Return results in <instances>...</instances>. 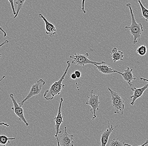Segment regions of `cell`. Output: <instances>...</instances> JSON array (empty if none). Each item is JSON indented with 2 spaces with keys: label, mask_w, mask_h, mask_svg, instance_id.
Instances as JSON below:
<instances>
[{
  "label": "cell",
  "mask_w": 148,
  "mask_h": 146,
  "mask_svg": "<svg viewBox=\"0 0 148 146\" xmlns=\"http://www.w3.org/2000/svg\"><path fill=\"white\" fill-rule=\"evenodd\" d=\"M66 63L67 66L66 69L61 78L58 81L54 82L51 86L49 89L46 90L43 94L44 99L46 100L50 101L53 99L55 96L60 95L62 90L64 88L65 85L62 84V82L68 73L69 68L71 66V63L69 61H67Z\"/></svg>",
  "instance_id": "1"
},
{
  "label": "cell",
  "mask_w": 148,
  "mask_h": 146,
  "mask_svg": "<svg viewBox=\"0 0 148 146\" xmlns=\"http://www.w3.org/2000/svg\"><path fill=\"white\" fill-rule=\"evenodd\" d=\"M126 6L129 8L131 17V24L130 26H125V28L128 29L130 31V33L134 36L133 43L136 44L137 43L138 41L140 40L141 35L143 33V25L141 23H137L135 19V16L133 10L131 7V4L130 3H127Z\"/></svg>",
  "instance_id": "2"
},
{
  "label": "cell",
  "mask_w": 148,
  "mask_h": 146,
  "mask_svg": "<svg viewBox=\"0 0 148 146\" xmlns=\"http://www.w3.org/2000/svg\"><path fill=\"white\" fill-rule=\"evenodd\" d=\"M108 89L110 93L112 105L115 110L114 113L119 114L120 112L121 115H123L125 107L124 101L120 94L112 90L109 87Z\"/></svg>",
  "instance_id": "3"
},
{
  "label": "cell",
  "mask_w": 148,
  "mask_h": 146,
  "mask_svg": "<svg viewBox=\"0 0 148 146\" xmlns=\"http://www.w3.org/2000/svg\"><path fill=\"white\" fill-rule=\"evenodd\" d=\"M89 53H87L84 54L75 53L73 55L70 56V58L73 59L72 63L79 66H84L87 64H101L106 63V62L102 61L97 62L92 61L88 59Z\"/></svg>",
  "instance_id": "4"
},
{
  "label": "cell",
  "mask_w": 148,
  "mask_h": 146,
  "mask_svg": "<svg viewBox=\"0 0 148 146\" xmlns=\"http://www.w3.org/2000/svg\"><path fill=\"white\" fill-rule=\"evenodd\" d=\"M45 84L46 82L42 79L37 80L36 83L32 85L30 90L26 97L19 103V105L23 107L25 102L28 100L30 99L34 96L38 95L41 92L42 87Z\"/></svg>",
  "instance_id": "5"
},
{
  "label": "cell",
  "mask_w": 148,
  "mask_h": 146,
  "mask_svg": "<svg viewBox=\"0 0 148 146\" xmlns=\"http://www.w3.org/2000/svg\"><path fill=\"white\" fill-rule=\"evenodd\" d=\"M87 97L88 100L85 104L89 105L91 107L90 111L93 114L92 120H94L97 118L96 111L99 109V104H100V102L99 100V95H95L94 91L92 90L90 91V96H88Z\"/></svg>",
  "instance_id": "6"
},
{
  "label": "cell",
  "mask_w": 148,
  "mask_h": 146,
  "mask_svg": "<svg viewBox=\"0 0 148 146\" xmlns=\"http://www.w3.org/2000/svg\"><path fill=\"white\" fill-rule=\"evenodd\" d=\"M9 97L12 100L14 105L13 107L12 108V110L13 111L16 116L18 117V120L21 121H23L25 124L26 126H28L29 124L27 122L24 116V109L23 108L22 106H20L19 104L17 103L16 100L15 99L13 94L12 93L10 94Z\"/></svg>",
  "instance_id": "7"
},
{
  "label": "cell",
  "mask_w": 148,
  "mask_h": 146,
  "mask_svg": "<svg viewBox=\"0 0 148 146\" xmlns=\"http://www.w3.org/2000/svg\"><path fill=\"white\" fill-rule=\"evenodd\" d=\"M73 135L67 133L66 127H64V133L62 136L58 137L56 138L57 145L58 146H73L74 142Z\"/></svg>",
  "instance_id": "8"
},
{
  "label": "cell",
  "mask_w": 148,
  "mask_h": 146,
  "mask_svg": "<svg viewBox=\"0 0 148 146\" xmlns=\"http://www.w3.org/2000/svg\"><path fill=\"white\" fill-rule=\"evenodd\" d=\"M63 101V98H61L60 99V104H59V107L58 108V113H57V115L56 116L54 119L55 123L56 131V133L54 136L56 138H58V134L62 133V131L60 130V127L61 124L64 122L63 117L62 115V104Z\"/></svg>",
  "instance_id": "9"
},
{
  "label": "cell",
  "mask_w": 148,
  "mask_h": 146,
  "mask_svg": "<svg viewBox=\"0 0 148 146\" xmlns=\"http://www.w3.org/2000/svg\"><path fill=\"white\" fill-rule=\"evenodd\" d=\"M130 88H131V90L134 92V94L130 97V98L132 99V100L130 104L131 106H134L136 101L139 98L142 97L144 91L148 88V83L140 88H136L133 85L132 86L130 87Z\"/></svg>",
  "instance_id": "10"
},
{
  "label": "cell",
  "mask_w": 148,
  "mask_h": 146,
  "mask_svg": "<svg viewBox=\"0 0 148 146\" xmlns=\"http://www.w3.org/2000/svg\"><path fill=\"white\" fill-rule=\"evenodd\" d=\"M108 129L104 131L102 134L101 137V146H106L108 143L109 137L110 136L111 134L113 131L116 130V127H118V125H116L115 127H114L113 125H110L109 121H108Z\"/></svg>",
  "instance_id": "11"
},
{
  "label": "cell",
  "mask_w": 148,
  "mask_h": 146,
  "mask_svg": "<svg viewBox=\"0 0 148 146\" xmlns=\"http://www.w3.org/2000/svg\"><path fill=\"white\" fill-rule=\"evenodd\" d=\"M133 69H130L129 67H127L124 71L123 73H121L116 71V73L121 75L125 81L131 87L133 86V80L136 79L133 75Z\"/></svg>",
  "instance_id": "12"
},
{
  "label": "cell",
  "mask_w": 148,
  "mask_h": 146,
  "mask_svg": "<svg viewBox=\"0 0 148 146\" xmlns=\"http://www.w3.org/2000/svg\"><path fill=\"white\" fill-rule=\"evenodd\" d=\"M40 18H41L44 21L46 26V33L49 35L51 37L54 36V35L56 33V29L55 26L51 23L49 22L45 16L41 14H39Z\"/></svg>",
  "instance_id": "13"
},
{
  "label": "cell",
  "mask_w": 148,
  "mask_h": 146,
  "mask_svg": "<svg viewBox=\"0 0 148 146\" xmlns=\"http://www.w3.org/2000/svg\"><path fill=\"white\" fill-rule=\"evenodd\" d=\"M98 71L101 73L105 75H111L116 73V70L112 69V68L105 64H95Z\"/></svg>",
  "instance_id": "14"
},
{
  "label": "cell",
  "mask_w": 148,
  "mask_h": 146,
  "mask_svg": "<svg viewBox=\"0 0 148 146\" xmlns=\"http://www.w3.org/2000/svg\"><path fill=\"white\" fill-rule=\"evenodd\" d=\"M124 57L123 52L118 50L116 47H114L112 50L111 57L114 62H116L118 61H123Z\"/></svg>",
  "instance_id": "15"
},
{
  "label": "cell",
  "mask_w": 148,
  "mask_h": 146,
  "mask_svg": "<svg viewBox=\"0 0 148 146\" xmlns=\"http://www.w3.org/2000/svg\"><path fill=\"white\" fill-rule=\"evenodd\" d=\"M106 146H131L123 141H120L118 138H114L108 140Z\"/></svg>",
  "instance_id": "16"
},
{
  "label": "cell",
  "mask_w": 148,
  "mask_h": 146,
  "mask_svg": "<svg viewBox=\"0 0 148 146\" xmlns=\"http://www.w3.org/2000/svg\"><path fill=\"white\" fill-rule=\"evenodd\" d=\"M15 138H9L5 135L0 134V145H8L10 144V140H14Z\"/></svg>",
  "instance_id": "17"
},
{
  "label": "cell",
  "mask_w": 148,
  "mask_h": 146,
  "mask_svg": "<svg viewBox=\"0 0 148 146\" xmlns=\"http://www.w3.org/2000/svg\"><path fill=\"white\" fill-rule=\"evenodd\" d=\"M138 2L141 8L142 17L145 19L146 21L148 23V10L144 7L141 3V0H138Z\"/></svg>",
  "instance_id": "18"
},
{
  "label": "cell",
  "mask_w": 148,
  "mask_h": 146,
  "mask_svg": "<svg viewBox=\"0 0 148 146\" xmlns=\"http://www.w3.org/2000/svg\"><path fill=\"white\" fill-rule=\"evenodd\" d=\"M26 0H17L16 2V4L17 5V11L16 12V14L14 16V18L15 19L18 16V13L23 8V5L25 3Z\"/></svg>",
  "instance_id": "19"
},
{
  "label": "cell",
  "mask_w": 148,
  "mask_h": 146,
  "mask_svg": "<svg viewBox=\"0 0 148 146\" xmlns=\"http://www.w3.org/2000/svg\"><path fill=\"white\" fill-rule=\"evenodd\" d=\"M147 47L144 45H141L136 50L137 53L141 56L146 55L147 53Z\"/></svg>",
  "instance_id": "20"
},
{
  "label": "cell",
  "mask_w": 148,
  "mask_h": 146,
  "mask_svg": "<svg viewBox=\"0 0 148 146\" xmlns=\"http://www.w3.org/2000/svg\"><path fill=\"white\" fill-rule=\"evenodd\" d=\"M9 3H10L12 7V10L13 13L14 15H15L16 14V11L15 9L14 5V0H8Z\"/></svg>",
  "instance_id": "21"
},
{
  "label": "cell",
  "mask_w": 148,
  "mask_h": 146,
  "mask_svg": "<svg viewBox=\"0 0 148 146\" xmlns=\"http://www.w3.org/2000/svg\"><path fill=\"white\" fill-rule=\"evenodd\" d=\"M75 74L76 75L77 79H79V78L81 77V76H82V74H81V72L79 71H75Z\"/></svg>",
  "instance_id": "22"
},
{
  "label": "cell",
  "mask_w": 148,
  "mask_h": 146,
  "mask_svg": "<svg viewBox=\"0 0 148 146\" xmlns=\"http://www.w3.org/2000/svg\"><path fill=\"white\" fill-rule=\"evenodd\" d=\"M86 0H82V11L83 13L86 14V13L85 9V3Z\"/></svg>",
  "instance_id": "23"
},
{
  "label": "cell",
  "mask_w": 148,
  "mask_h": 146,
  "mask_svg": "<svg viewBox=\"0 0 148 146\" xmlns=\"http://www.w3.org/2000/svg\"><path fill=\"white\" fill-rule=\"evenodd\" d=\"M5 126L6 127H9V125L7 123L3 122H0V126Z\"/></svg>",
  "instance_id": "24"
},
{
  "label": "cell",
  "mask_w": 148,
  "mask_h": 146,
  "mask_svg": "<svg viewBox=\"0 0 148 146\" xmlns=\"http://www.w3.org/2000/svg\"><path fill=\"white\" fill-rule=\"evenodd\" d=\"M71 79L74 80H77V79L76 75L75 74V73H73L72 74H71Z\"/></svg>",
  "instance_id": "25"
},
{
  "label": "cell",
  "mask_w": 148,
  "mask_h": 146,
  "mask_svg": "<svg viewBox=\"0 0 148 146\" xmlns=\"http://www.w3.org/2000/svg\"><path fill=\"white\" fill-rule=\"evenodd\" d=\"M9 40H5L4 42H3V43H2L1 44H0V48H1L2 46H3V45H5V44H7V43H9ZM2 55V54H1V53H0V55Z\"/></svg>",
  "instance_id": "26"
},
{
  "label": "cell",
  "mask_w": 148,
  "mask_h": 146,
  "mask_svg": "<svg viewBox=\"0 0 148 146\" xmlns=\"http://www.w3.org/2000/svg\"><path fill=\"white\" fill-rule=\"evenodd\" d=\"M0 30H1L2 32L3 33L4 37H6L7 36V33H6V32H5L3 29L2 27L1 26H0Z\"/></svg>",
  "instance_id": "27"
},
{
  "label": "cell",
  "mask_w": 148,
  "mask_h": 146,
  "mask_svg": "<svg viewBox=\"0 0 148 146\" xmlns=\"http://www.w3.org/2000/svg\"><path fill=\"white\" fill-rule=\"evenodd\" d=\"M140 80H143L144 81H147L148 83V79L146 78H143V77H140Z\"/></svg>",
  "instance_id": "28"
},
{
  "label": "cell",
  "mask_w": 148,
  "mask_h": 146,
  "mask_svg": "<svg viewBox=\"0 0 148 146\" xmlns=\"http://www.w3.org/2000/svg\"><path fill=\"white\" fill-rule=\"evenodd\" d=\"M148 144V138L147 139V140H146V142H145V143L144 144H142V145H140L139 146H144L145 145H147V144Z\"/></svg>",
  "instance_id": "29"
},
{
  "label": "cell",
  "mask_w": 148,
  "mask_h": 146,
  "mask_svg": "<svg viewBox=\"0 0 148 146\" xmlns=\"http://www.w3.org/2000/svg\"><path fill=\"white\" fill-rule=\"evenodd\" d=\"M5 77V75H3V76L2 77V78H1V79H0V83H1V82L3 80V79H4Z\"/></svg>",
  "instance_id": "30"
},
{
  "label": "cell",
  "mask_w": 148,
  "mask_h": 146,
  "mask_svg": "<svg viewBox=\"0 0 148 146\" xmlns=\"http://www.w3.org/2000/svg\"><path fill=\"white\" fill-rule=\"evenodd\" d=\"M1 55H0V58H1Z\"/></svg>",
  "instance_id": "31"
}]
</instances>
